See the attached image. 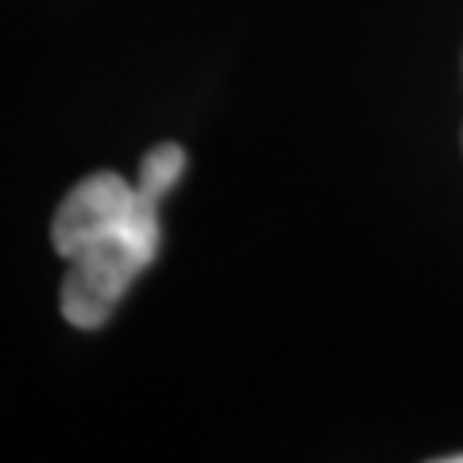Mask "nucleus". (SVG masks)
<instances>
[{
    "label": "nucleus",
    "instance_id": "f257e3e1",
    "mask_svg": "<svg viewBox=\"0 0 463 463\" xmlns=\"http://www.w3.org/2000/svg\"><path fill=\"white\" fill-rule=\"evenodd\" d=\"M163 224L143 216L139 224L109 232L70 255V270L62 279V317L74 328H100L132 289V282L155 263Z\"/></svg>",
    "mask_w": 463,
    "mask_h": 463
},
{
    "label": "nucleus",
    "instance_id": "f03ea898",
    "mask_svg": "<svg viewBox=\"0 0 463 463\" xmlns=\"http://www.w3.org/2000/svg\"><path fill=\"white\" fill-rule=\"evenodd\" d=\"M155 213L158 209L139 197L132 182H124L120 174H112V170H100V174L81 178L74 190L66 194L62 205H58L54 221H51V243L58 255L70 259L78 248H85V243L109 236V232L132 228L143 216H155Z\"/></svg>",
    "mask_w": 463,
    "mask_h": 463
},
{
    "label": "nucleus",
    "instance_id": "7ed1b4c3",
    "mask_svg": "<svg viewBox=\"0 0 463 463\" xmlns=\"http://www.w3.org/2000/svg\"><path fill=\"white\" fill-rule=\"evenodd\" d=\"M182 174H185V151L178 147V143H158L155 151L143 155L136 190H139V197L147 201V205L158 209L163 205V197L182 182Z\"/></svg>",
    "mask_w": 463,
    "mask_h": 463
},
{
    "label": "nucleus",
    "instance_id": "20e7f679",
    "mask_svg": "<svg viewBox=\"0 0 463 463\" xmlns=\"http://www.w3.org/2000/svg\"><path fill=\"white\" fill-rule=\"evenodd\" d=\"M448 463H463V456H452V459H448Z\"/></svg>",
    "mask_w": 463,
    "mask_h": 463
}]
</instances>
